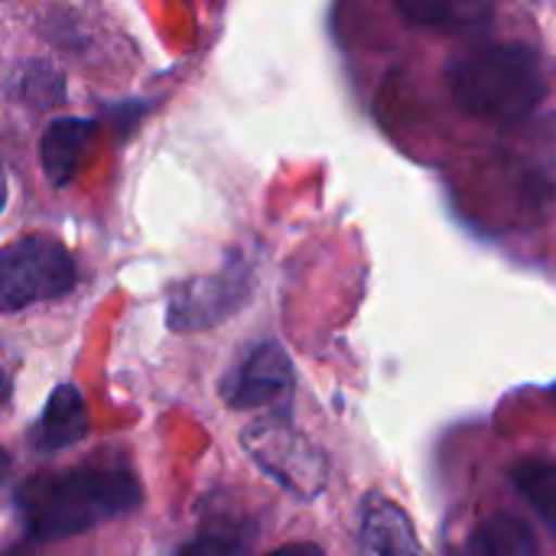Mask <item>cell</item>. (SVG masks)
Returning <instances> with one entry per match:
<instances>
[{
    "label": "cell",
    "mask_w": 556,
    "mask_h": 556,
    "mask_svg": "<svg viewBox=\"0 0 556 556\" xmlns=\"http://www.w3.org/2000/svg\"><path fill=\"white\" fill-rule=\"evenodd\" d=\"M140 502L137 479L121 466H78L39 472L20 489V511L39 541L85 534Z\"/></svg>",
    "instance_id": "obj_1"
},
{
    "label": "cell",
    "mask_w": 556,
    "mask_h": 556,
    "mask_svg": "<svg viewBox=\"0 0 556 556\" xmlns=\"http://www.w3.org/2000/svg\"><path fill=\"white\" fill-rule=\"evenodd\" d=\"M456 108L485 124H518L547 98L538 52L525 42H489L469 49L446 72Z\"/></svg>",
    "instance_id": "obj_2"
},
{
    "label": "cell",
    "mask_w": 556,
    "mask_h": 556,
    "mask_svg": "<svg viewBox=\"0 0 556 556\" xmlns=\"http://www.w3.org/2000/svg\"><path fill=\"white\" fill-rule=\"evenodd\" d=\"M78 280L65 244L49 235H26L0 248V313H20L36 303L72 293Z\"/></svg>",
    "instance_id": "obj_3"
},
{
    "label": "cell",
    "mask_w": 556,
    "mask_h": 556,
    "mask_svg": "<svg viewBox=\"0 0 556 556\" xmlns=\"http://www.w3.org/2000/svg\"><path fill=\"white\" fill-rule=\"evenodd\" d=\"M244 443L254 453L257 466H264L274 479H280V485L293 489L296 495L309 498L323 489L326 479L323 456L283 420H267L251 427Z\"/></svg>",
    "instance_id": "obj_4"
},
{
    "label": "cell",
    "mask_w": 556,
    "mask_h": 556,
    "mask_svg": "<svg viewBox=\"0 0 556 556\" xmlns=\"http://www.w3.org/2000/svg\"><path fill=\"white\" fill-rule=\"evenodd\" d=\"M248 296V270L241 264H228L222 274L199 277L182 283L169 300V326L173 329H205L231 316Z\"/></svg>",
    "instance_id": "obj_5"
},
{
    "label": "cell",
    "mask_w": 556,
    "mask_h": 556,
    "mask_svg": "<svg viewBox=\"0 0 556 556\" xmlns=\"http://www.w3.org/2000/svg\"><path fill=\"white\" fill-rule=\"evenodd\" d=\"M293 391V365L277 342L254 345L225 378L222 394L231 407H264Z\"/></svg>",
    "instance_id": "obj_6"
},
{
    "label": "cell",
    "mask_w": 556,
    "mask_h": 556,
    "mask_svg": "<svg viewBox=\"0 0 556 556\" xmlns=\"http://www.w3.org/2000/svg\"><path fill=\"white\" fill-rule=\"evenodd\" d=\"M358 556H424L414 521L388 495L371 492L358 511Z\"/></svg>",
    "instance_id": "obj_7"
},
{
    "label": "cell",
    "mask_w": 556,
    "mask_h": 556,
    "mask_svg": "<svg viewBox=\"0 0 556 556\" xmlns=\"http://www.w3.org/2000/svg\"><path fill=\"white\" fill-rule=\"evenodd\" d=\"M94 121L88 117H55L46 134H42V143H39V163H42V173L46 179L62 189L72 182V176L78 173V163L81 156L88 153V143L94 137Z\"/></svg>",
    "instance_id": "obj_8"
},
{
    "label": "cell",
    "mask_w": 556,
    "mask_h": 556,
    "mask_svg": "<svg viewBox=\"0 0 556 556\" xmlns=\"http://www.w3.org/2000/svg\"><path fill=\"white\" fill-rule=\"evenodd\" d=\"M498 0H397L407 23L437 33H479L492 23Z\"/></svg>",
    "instance_id": "obj_9"
},
{
    "label": "cell",
    "mask_w": 556,
    "mask_h": 556,
    "mask_svg": "<svg viewBox=\"0 0 556 556\" xmlns=\"http://www.w3.org/2000/svg\"><path fill=\"white\" fill-rule=\"evenodd\" d=\"M459 556H541V544L525 518L498 511L476 525Z\"/></svg>",
    "instance_id": "obj_10"
},
{
    "label": "cell",
    "mask_w": 556,
    "mask_h": 556,
    "mask_svg": "<svg viewBox=\"0 0 556 556\" xmlns=\"http://www.w3.org/2000/svg\"><path fill=\"white\" fill-rule=\"evenodd\" d=\"M88 430V407H85V397L72 388V384H62L52 391L39 424H36V450L39 453H55V450H65L72 443H78Z\"/></svg>",
    "instance_id": "obj_11"
},
{
    "label": "cell",
    "mask_w": 556,
    "mask_h": 556,
    "mask_svg": "<svg viewBox=\"0 0 556 556\" xmlns=\"http://www.w3.org/2000/svg\"><path fill=\"white\" fill-rule=\"evenodd\" d=\"M515 492L556 538V456H525L511 469Z\"/></svg>",
    "instance_id": "obj_12"
},
{
    "label": "cell",
    "mask_w": 556,
    "mask_h": 556,
    "mask_svg": "<svg viewBox=\"0 0 556 556\" xmlns=\"http://www.w3.org/2000/svg\"><path fill=\"white\" fill-rule=\"evenodd\" d=\"M179 556H241L238 547L225 538H199L192 544H186Z\"/></svg>",
    "instance_id": "obj_13"
},
{
    "label": "cell",
    "mask_w": 556,
    "mask_h": 556,
    "mask_svg": "<svg viewBox=\"0 0 556 556\" xmlns=\"http://www.w3.org/2000/svg\"><path fill=\"white\" fill-rule=\"evenodd\" d=\"M267 556H326L316 544H287V547H280V551H274V554Z\"/></svg>",
    "instance_id": "obj_14"
},
{
    "label": "cell",
    "mask_w": 556,
    "mask_h": 556,
    "mask_svg": "<svg viewBox=\"0 0 556 556\" xmlns=\"http://www.w3.org/2000/svg\"><path fill=\"white\" fill-rule=\"evenodd\" d=\"M7 401H10V378L0 371V407H3Z\"/></svg>",
    "instance_id": "obj_15"
},
{
    "label": "cell",
    "mask_w": 556,
    "mask_h": 556,
    "mask_svg": "<svg viewBox=\"0 0 556 556\" xmlns=\"http://www.w3.org/2000/svg\"><path fill=\"white\" fill-rule=\"evenodd\" d=\"M7 205V169H3V160H0V212Z\"/></svg>",
    "instance_id": "obj_16"
},
{
    "label": "cell",
    "mask_w": 556,
    "mask_h": 556,
    "mask_svg": "<svg viewBox=\"0 0 556 556\" xmlns=\"http://www.w3.org/2000/svg\"><path fill=\"white\" fill-rule=\"evenodd\" d=\"M7 476H10V459H7V453L0 450V482H3Z\"/></svg>",
    "instance_id": "obj_17"
},
{
    "label": "cell",
    "mask_w": 556,
    "mask_h": 556,
    "mask_svg": "<svg viewBox=\"0 0 556 556\" xmlns=\"http://www.w3.org/2000/svg\"><path fill=\"white\" fill-rule=\"evenodd\" d=\"M551 397H554V401H556V384H551Z\"/></svg>",
    "instance_id": "obj_18"
}]
</instances>
